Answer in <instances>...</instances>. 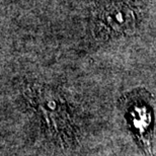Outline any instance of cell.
Listing matches in <instances>:
<instances>
[{
  "mask_svg": "<svg viewBox=\"0 0 156 156\" xmlns=\"http://www.w3.org/2000/svg\"><path fill=\"white\" fill-rule=\"evenodd\" d=\"M135 13L126 0H105L96 13L99 32L105 37H119L135 26Z\"/></svg>",
  "mask_w": 156,
  "mask_h": 156,
  "instance_id": "6da1fadb",
  "label": "cell"
}]
</instances>
